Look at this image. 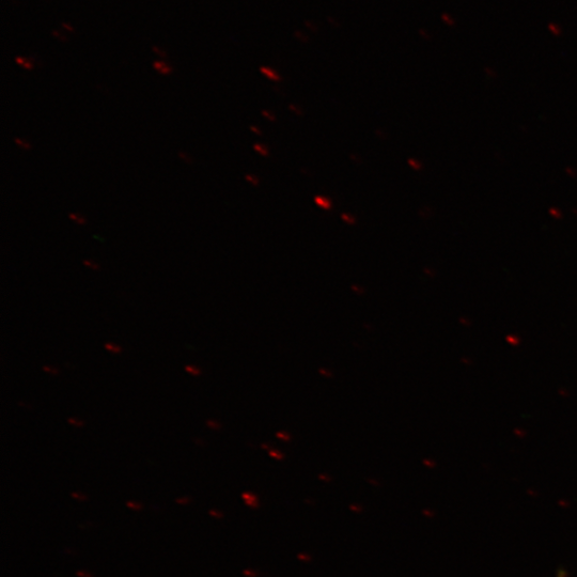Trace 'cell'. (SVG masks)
<instances>
[{"instance_id": "obj_13", "label": "cell", "mask_w": 577, "mask_h": 577, "mask_svg": "<svg viewBox=\"0 0 577 577\" xmlns=\"http://www.w3.org/2000/svg\"><path fill=\"white\" fill-rule=\"evenodd\" d=\"M327 23L330 24L335 29H339L341 27V22L335 17H327Z\"/></svg>"}, {"instance_id": "obj_10", "label": "cell", "mask_w": 577, "mask_h": 577, "mask_svg": "<svg viewBox=\"0 0 577 577\" xmlns=\"http://www.w3.org/2000/svg\"><path fill=\"white\" fill-rule=\"evenodd\" d=\"M68 423L71 426L76 427V428H82L85 426V421H83L79 418H74V417L69 418Z\"/></svg>"}, {"instance_id": "obj_3", "label": "cell", "mask_w": 577, "mask_h": 577, "mask_svg": "<svg viewBox=\"0 0 577 577\" xmlns=\"http://www.w3.org/2000/svg\"><path fill=\"white\" fill-rule=\"evenodd\" d=\"M17 64L25 70H33L35 68V61L31 58L17 57Z\"/></svg>"}, {"instance_id": "obj_22", "label": "cell", "mask_w": 577, "mask_h": 577, "mask_svg": "<svg viewBox=\"0 0 577 577\" xmlns=\"http://www.w3.org/2000/svg\"><path fill=\"white\" fill-rule=\"evenodd\" d=\"M128 506L131 507V508H133V509H135V510L142 508V505H140V504H134V503H129Z\"/></svg>"}, {"instance_id": "obj_7", "label": "cell", "mask_w": 577, "mask_h": 577, "mask_svg": "<svg viewBox=\"0 0 577 577\" xmlns=\"http://www.w3.org/2000/svg\"><path fill=\"white\" fill-rule=\"evenodd\" d=\"M69 217H70V220L73 221V222L76 223V224L85 225V224L87 223L86 218H85L83 215L79 214V213H71V214L69 215Z\"/></svg>"}, {"instance_id": "obj_11", "label": "cell", "mask_w": 577, "mask_h": 577, "mask_svg": "<svg viewBox=\"0 0 577 577\" xmlns=\"http://www.w3.org/2000/svg\"><path fill=\"white\" fill-rule=\"evenodd\" d=\"M548 29L550 30V33H552L554 36H559L561 34V29L560 26L558 24L555 23H550L548 25Z\"/></svg>"}, {"instance_id": "obj_9", "label": "cell", "mask_w": 577, "mask_h": 577, "mask_svg": "<svg viewBox=\"0 0 577 577\" xmlns=\"http://www.w3.org/2000/svg\"><path fill=\"white\" fill-rule=\"evenodd\" d=\"M185 370L187 373H190L193 377H199L201 374V370L194 365H187L185 366Z\"/></svg>"}, {"instance_id": "obj_2", "label": "cell", "mask_w": 577, "mask_h": 577, "mask_svg": "<svg viewBox=\"0 0 577 577\" xmlns=\"http://www.w3.org/2000/svg\"><path fill=\"white\" fill-rule=\"evenodd\" d=\"M260 72L262 73V75H264L265 77H267V79L271 81L274 82L280 81V75L272 68L263 66L260 68Z\"/></svg>"}, {"instance_id": "obj_23", "label": "cell", "mask_w": 577, "mask_h": 577, "mask_svg": "<svg viewBox=\"0 0 577 577\" xmlns=\"http://www.w3.org/2000/svg\"><path fill=\"white\" fill-rule=\"evenodd\" d=\"M62 27H65L68 31H72V33L74 31V29L70 25L62 24Z\"/></svg>"}, {"instance_id": "obj_15", "label": "cell", "mask_w": 577, "mask_h": 577, "mask_svg": "<svg viewBox=\"0 0 577 577\" xmlns=\"http://www.w3.org/2000/svg\"><path fill=\"white\" fill-rule=\"evenodd\" d=\"M84 263H85V265H87V267L91 268L92 270H96V271L100 270V265L97 264L96 262H93L90 260H85Z\"/></svg>"}, {"instance_id": "obj_5", "label": "cell", "mask_w": 577, "mask_h": 577, "mask_svg": "<svg viewBox=\"0 0 577 577\" xmlns=\"http://www.w3.org/2000/svg\"><path fill=\"white\" fill-rule=\"evenodd\" d=\"M441 20L448 27L456 26L455 18L452 17V15H450L449 13H442Z\"/></svg>"}, {"instance_id": "obj_18", "label": "cell", "mask_w": 577, "mask_h": 577, "mask_svg": "<svg viewBox=\"0 0 577 577\" xmlns=\"http://www.w3.org/2000/svg\"><path fill=\"white\" fill-rule=\"evenodd\" d=\"M316 201H317V204H318L319 206H322V207L325 208V209H329V208L331 207V205H330V204H327V201L324 200V199L317 198Z\"/></svg>"}, {"instance_id": "obj_14", "label": "cell", "mask_w": 577, "mask_h": 577, "mask_svg": "<svg viewBox=\"0 0 577 577\" xmlns=\"http://www.w3.org/2000/svg\"><path fill=\"white\" fill-rule=\"evenodd\" d=\"M179 157L187 164H192V162H193L191 155H189L185 152L180 151Z\"/></svg>"}, {"instance_id": "obj_4", "label": "cell", "mask_w": 577, "mask_h": 577, "mask_svg": "<svg viewBox=\"0 0 577 577\" xmlns=\"http://www.w3.org/2000/svg\"><path fill=\"white\" fill-rule=\"evenodd\" d=\"M294 38L298 41H300L301 43H308L310 41L309 36L305 33V31L301 30V29H296L294 31L293 34Z\"/></svg>"}, {"instance_id": "obj_6", "label": "cell", "mask_w": 577, "mask_h": 577, "mask_svg": "<svg viewBox=\"0 0 577 577\" xmlns=\"http://www.w3.org/2000/svg\"><path fill=\"white\" fill-rule=\"evenodd\" d=\"M304 26L307 30L310 31V33L316 34L320 30V26L315 21L306 20L304 22Z\"/></svg>"}, {"instance_id": "obj_16", "label": "cell", "mask_w": 577, "mask_h": 577, "mask_svg": "<svg viewBox=\"0 0 577 577\" xmlns=\"http://www.w3.org/2000/svg\"><path fill=\"white\" fill-rule=\"evenodd\" d=\"M418 34L420 37H423L424 39L428 40L431 38V35L429 33V31L425 28H420L418 29Z\"/></svg>"}, {"instance_id": "obj_19", "label": "cell", "mask_w": 577, "mask_h": 577, "mask_svg": "<svg viewBox=\"0 0 577 577\" xmlns=\"http://www.w3.org/2000/svg\"><path fill=\"white\" fill-rule=\"evenodd\" d=\"M153 51H154L155 53H157L159 56L163 57V58H166V57H167L166 52L163 51V50H161V49H159L158 46H154Z\"/></svg>"}, {"instance_id": "obj_8", "label": "cell", "mask_w": 577, "mask_h": 577, "mask_svg": "<svg viewBox=\"0 0 577 577\" xmlns=\"http://www.w3.org/2000/svg\"><path fill=\"white\" fill-rule=\"evenodd\" d=\"M105 350L112 352L114 354H120L122 352V348L114 342H107L104 345Z\"/></svg>"}, {"instance_id": "obj_20", "label": "cell", "mask_w": 577, "mask_h": 577, "mask_svg": "<svg viewBox=\"0 0 577 577\" xmlns=\"http://www.w3.org/2000/svg\"><path fill=\"white\" fill-rule=\"evenodd\" d=\"M207 426L211 429H218L220 428V425H217L216 421L214 420H208L207 421Z\"/></svg>"}, {"instance_id": "obj_24", "label": "cell", "mask_w": 577, "mask_h": 577, "mask_svg": "<svg viewBox=\"0 0 577 577\" xmlns=\"http://www.w3.org/2000/svg\"><path fill=\"white\" fill-rule=\"evenodd\" d=\"M72 496L75 497V498H79V499L85 498V497L82 496L81 494H77V493H73Z\"/></svg>"}, {"instance_id": "obj_17", "label": "cell", "mask_w": 577, "mask_h": 577, "mask_svg": "<svg viewBox=\"0 0 577 577\" xmlns=\"http://www.w3.org/2000/svg\"><path fill=\"white\" fill-rule=\"evenodd\" d=\"M43 370L45 372L53 374V376H58V374H59V370L54 368V367L44 366Z\"/></svg>"}, {"instance_id": "obj_21", "label": "cell", "mask_w": 577, "mask_h": 577, "mask_svg": "<svg viewBox=\"0 0 577 577\" xmlns=\"http://www.w3.org/2000/svg\"><path fill=\"white\" fill-rule=\"evenodd\" d=\"M189 502H190V499L187 497L178 499V503H180V504H187Z\"/></svg>"}, {"instance_id": "obj_12", "label": "cell", "mask_w": 577, "mask_h": 577, "mask_svg": "<svg viewBox=\"0 0 577 577\" xmlns=\"http://www.w3.org/2000/svg\"><path fill=\"white\" fill-rule=\"evenodd\" d=\"M14 142H15V144L19 145L24 150H30L31 149V145L28 142H25V140H23L21 138H15Z\"/></svg>"}, {"instance_id": "obj_1", "label": "cell", "mask_w": 577, "mask_h": 577, "mask_svg": "<svg viewBox=\"0 0 577 577\" xmlns=\"http://www.w3.org/2000/svg\"><path fill=\"white\" fill-rule=\"evenodd\" d=\"M153 68L163 75H170L174 72L173 67H170L165 61H154Z\"/></svg>"}]
</instances>
